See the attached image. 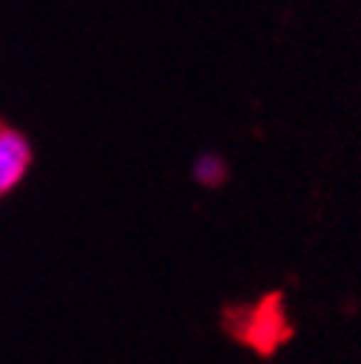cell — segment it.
Wrapping results in <instances>:
<instances>
[{"instance_id": "obj_1", "label": "cell", "mask_w": 361, "mask_h": 364, "mask_svg": "<svg viewBox=\"0 0 361 364\" xmlns=\"http://www.w3.org/2000/svg\"><path fill=\"white\" fill-rule=\"evenodd\" d=\"M29 165H32V148L26 136L12 127H0V200L21 186Z\"/></svg>"}, {"instance_id": "obj_2", "label": "cell", "mask_w": 361, "mask_h": 364, "mask_svg": "<svg viewBox=\"0 0 361 364\" xmlns=\"http://www.w3.org/2000/svg\"><path fill=\"white\" fill-rule=\"evenodd\" d=\"M194 179L205 188H217L225 179V162L217 154H200L194 159Z\"/></svg>"}]
</instances>
